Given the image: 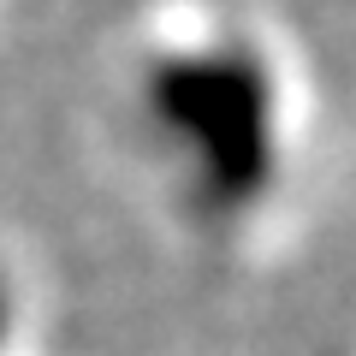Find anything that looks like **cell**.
Returning <instances> with one entry per match:
<instances>
[{"mask_svg":"<svg viewBox=\"0 0 356 356\" xmlns=\"http://www.w3.org/2000/svg\"><path fill=\"white\" fill-rule=\"evenodd\" d=\"M143 102L161 137H178L208 214H238L273 172V72L250 42H202L154 54Z\"/></svg>","mask_w":356,"mask_h":356,"instance_id":"1","label":"cell"},{"mask_svg":"<svg viewBox=\"0 0 356 356\" xmlns=\"http://www.w3.org/2000/svg\"><path fill=\"white\" fill-rule=\"evenodd\" d=\"M0 327H6V303H0Z\"/></svg>","mask_w":356,"mask_h":356,"instance_id":"2","label":"cell"}]
</instances>
